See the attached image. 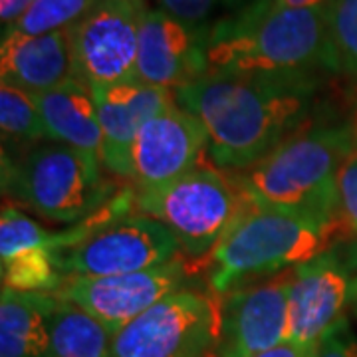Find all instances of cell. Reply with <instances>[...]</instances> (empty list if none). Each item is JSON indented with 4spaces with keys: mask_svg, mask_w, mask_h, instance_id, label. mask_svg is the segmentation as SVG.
Segmentation results:
<instances>
[{
    "mask_svg": "<svg viewBox=\"0 0 357 357\" xmlns=\"http://www.w3.org/2000/svg\"><path fill=\"white\" fill-rule=\"evenodd\" d=\"M316 98L312 76L206 74L175 91L208 133L218 167L250 169L306 121Z\"/></svg>",
    "mask_w": 357,
    "mask_h": 357,
    "instance_id": "1",
    "label": "cell"
},
{
    "mask_svg": "<svg viewBox=\"0 0 357 357\" xmlns=\"http://www.w3.org/2000/svg\"><path fill=\"white\" fill-rule=\"evenodd\" d=\"M340 70L328 13L255 0L211 26L208 74L314 77Z\"/></svg>",
    "mask_w": 357,
    "mask_h": 357,
    "instance_id": "2",
    "label": "cell"
},
{
    "mask_svg": "<svg viewBox=\"0 0 357 357\" xmlns=\"http://www.w3.org/2000/svg\"><path fill=\"white\" fill-rule=\"evenodd\" d=\"M356 151L354 128L319 123L296 131L241 177L252 204L316 220H342L337 175Z\"/></svg>",
    "mask_w": 357,
    "mask_h": 357,
    "instance_id": "3",
    "label": "cell"
},
{
    "mask_svg": "<svg viewBox=\"0 0 357 357\" xmlns=\"http://www.w3.org/2000/svg\"><path fill=\"white\" fill-rule=\"evenodd\" d=\"M344 220H316L250 204L208 256L211 288L236 290L241 282L298 268L344 238Z\"/></svg>",
    "mask_w": 357,
    "mask_h": 357,
    "instance_id": "4",
    "label": "cell"
},
{
    "mask_svg": "<svg viewBox=\"0 0 357 357\" xmlns=\"http://www.w3.org/2000/svg\"><path fill=\"white\" fill-rule=\"evenodd\" d=\"M102 159L58 141H42L18 155L2 151V191L48 222L79 225L114 199Z\"/></svg>",
    "mask_w": 357,
    "mask_h": 357,
    "instance_id": "5",
    "label": "cell"
},
{
    "mask_svg": "<svg viewBox=\"0 0 357 357\" xmlns=\"http://www.w3.org/2000/svg\"><path fill=\"white\" fill-rule=\"evenodd\" d=\"M141 215L159 220L192 258L211 255L252 201L241 178L197 167L157 189L135 191Z\"/></svg>",
    "mask_w": 357,
    "mask_h": 357,
    "instance_id": "6",
    "label": "cell"
},
{
    "mask_svg": "<svg viewBox=\"0 0 357 357\" xmlns=\"http://www.w3.org/2000/svg\"><path fill=\"white\" fill-rule=\"evenodd\" d=\"M126 213V204L112 199L100 213L68 230L44 229L14 206H4L0 217V276L2 288L16 292L48 294L62 288L60 256L86 241L103 225Z\"/></svg>",
    "mask_w": 357,
    "mask_h": 357,
    "instance_id": "7",
    "label": "cell"
},
{
    "mask_svg": "<svg viewBox=\"0 0 357 357\" xmlns=\"http://www.w3.org/2000/svg\"><path fill=\"white\" fill-rule=\"evenodd\" d=\"M357 284V236L342 238L316 258L294 268L288 288L286 340L316 345L345 324Z\"/></svg>",
    "mask_w": 357,
    "mask_h": 357,
    "instance_id": "8",
    "label": "cell"
},
{
    "mask_svg": "<svg viewBox=\"0 0 357 357\" xmlns=\"http://www.w3.org/2000/svg\"><path fill=\"white\" fill-rule=\"evenodd\" d=\"M218 335L215 302L181 288L115 333L112 357H206Z\"/></svg>",
    "mask_w": 357,
    "mask_h": 357,
    "instance_id": "9",
    "label": "cell"
},
{
    "mask_svg": "<svg viewBox=\"0 0 357 357\" xmlns=\"http://www.w3.org/2000/svg\"><path fill=\"white\" fill-rule=\"evenodd\" d=\"M171 230L147 215H121L60 256L66 278H102L143 272L177 258Z\"/></svg>",
    "mask_w": 357,
    "mask_h": 357,
    "instance_id": "10",
    "label": "cell"
},
{
    "mask_svg": "<svg viewBox=\"0 0 357 357\" xmlns=\"http://www.w3.org/2000/svg\"><path fill=\"white\" fill-rule=\"evenodd\" d=\"M149 8V0H100L70 30L79 82L96 88L137 77L141 22Z\"/></svg>",
    "mask_w": 357,
    "mask_h": 357,
    "instance_id": "11",
    "label": "cell"
},
{
    "mask_svg": "<svg viewBox=\"0 0 357 357\" xmlns=\"http://www.w3.org/2000/svg\"><path fill=\"white\" fill-rule=\"evenodd\" d=\"M185 278V262L173 258L167 264L143 272L102 278H66L58 294L60 300L84 310L115 335L169 294L181 290Z\"/></svg>",
    "mask_w": 357,
    "mask_h": 357,
    "instance_id": "12",
    "label": "cell"
},
{
    "mask_svg": "<svg viewBox=\"0 0 357 357\" xmlns=\"http://www.w3.org/2000/svg\"><path fill=\"white\" fill-rule=\"evenodd\" d=\"M211 28L185 24L161 8H149L141 22L137 79L177 91L208 74Z\"/></svg>",
    "mask_w": 357,
    "mask_h": 357,
    "instance_id": "13",
    "label": "cell"
},
{
    "mask_svg": "<svg viewBox=\"0 0 357 357\" xmlns=\"http://www.w3.org/2000/svg\"><path fill=\"white\" fill-rule=\"evenodd\" d=\"M208 147L203 123L177 102L151 117L131 147V181L137 191L157 189L183 177Z\"/></svg>",
    "mask_w": 357,
    "mask_h": 357,
    "instance_id": "14",
    "label": "cell"
},
{
    "mask_svg": "<svg viewBox=\"0 0 357 357\" xmlns=\"http://www.w3.org/2000/svg\"><path fill=\"white\" fill-rule=\"evenodd\" d=\"M290 278L236 288L220 312L218 357H258L286 340Z\"/></svg>",
    "mask_w": 357,
    "mask_h": 357,
    "instance_id": "15",
    "label": "cell"
},
{
    "mask_svg": "<svg viewBox=\"0 0 357 357\" xmlns=\"http://www.w3.org/2000/svg\"><path fill=\"white\" fill-rule=\"evenodd\" d=\"M102 128V163L115 177H131V147L139 129L173 105L175 91L141 79L91 88Z\"/></svg>",
    "mask_w": 357,
    "mask_h": 357,
    "instance_id": "16",
    "label": "cell"
},
{
    "mask_svg": "<svg viewBox=\"0 0 357 357\" xmlns=\"http://www.w3.org/2000/svg\"><path fill=\"white\" fill-rule=\"evenodd\" d=\"M70 30L42 36L4 34L0 46L2 84L36 96L74 79L76 72Z\"/></svg>",
    "mask_w": 357,
    "mask_h": 357,
    "instance_id": "17",
    "label": "cell"
},
{
    "mask_svg": "<svg viewBox=\"0 0 357 357\" xmlns=\"http://www.w3.org/2000/svg\"><path fill=\"white\" fill-rule=\"evenodd\" d=\"M50 141L102 155V128L93 93L77 77L60 88L32 96Z\"/></svg>",
    "mask_w": 357,
    "mask_h": 357,
    "instance_id": "18",
    "label": "cell"
},
{
    "mask_svg": "<svg viewBox=\"0 0 357 357\" xmlns=\"http://www.w3.org/2000/svg\"><path fill=\"white\" fill-rule=\"evenodd\" d=\"M52 294L16 292L2 288L0 296V356L50 357Z\"/></svg>",
    "mask_w": 357,
    "mask_h": 357,
    "instance_id": "19",
    "label": "cell"
},
{
    "mask_svg": "<svg viewBox=\"0 0 357 357\" xmlns=\"http://www.w3.org/2000/svg\"><path fill=\"white\" fill-rule=\"evenodd\" d=\"M48 326L50 357H112L114 333L66 300H56Z\"/></svg>",
    "mask_w": 357,
    "mask_h": 357,
    "instance_id": "20",
    "label": "cell"
},
{
    "mask_svg": "<svg viewBox=\"0 0 357 357\" xmlns=\"http://www.w3.org/2000/svg\"><path fill=\"white\" fill-rule=\"evenodd\" d=\"M0 128L4 145L10 143L16 147H30L46 139L50 141L32 93L8 84H2L0 88Z\"/></svg>",
    "mask_w": 357,
    "mask_h": 357,
    "instance_id": "21",
    "label": "cell"
},
{
    "mask_svg": "<svg viewBox=\"0 0 357 357\" xmlns=\"http://www.w3.org/2000/svg\"><path fill=\"white\" fill-rule=\"evenodd\" d=\"M100 0H34V4L26 14L4 28V34H26V36H42L50 32L70 30L82 22Z\"/></svg>",
    "mask_w": 357,
    "mask_h": 357,
    "instance_id": "22",
    "label": "cell"
},
{
    "mask_svg": "<svg viewBox=\"0 0 357 357\" xmlns=\"http://www.w3.org/2000/svg\"><path fill=\"white\" fill-rule=\"evenodd\" d=\"M342 70L357 79V0H340L330 14Z\"/></svg>",
    "mask_w": 357,
    "mask_h": 357,
    "instance_id": "23",
    "label": "cell"
},
{
    "mask_svg": "<svg viewBox=\"0 0 357 357\" xmlns=\"http://www.w3.org/2000/svg\"><path fill=\"white\" fill-rule=\"evenodd\" d=\"M340 217L349 232L357 236V149L345 159L337 175Z\"/></svg>",
    "mask_w": 357,
    "mask_h": 357,
    "instance_id": "24",
    "label": "cell"
},
{
    "mask_svg": "<svg viewBox=\"0 0 357 357\" xmlns=\"http://www.w3.org/2000/svg\"><path fill=\"white\" fill-rule=\"evenodd\" d=\"M157 8L183 20L185 24L211 28L208 20L227 0H153Z\"/></svg>",
    "mask_w": 357,
    "mask_h": 357,
    "instance_id": "25",
    "label": "cell"
},
{
    "mask_svg": "<svg viewBox=\"0 0 357 357\" xmlns=\"http://www.w3.org/2000/svg\"><path fill=\"white\" fill-rule=\"evenodd\" d=\"M312 357H357V337L347 321L328 333L316 347Z\"/></svg>",
    "mask_w": 357,
    "mask_h": 357,
    "instance_id": "26",
    "label": "cell"
},
{
    "mask_svg": "<svg viewBox=\"0 0 357 357\" xmlns=\"http://www.w3.org/2000/svg\"><path fill=\"white\" fill-rule=\"evenodd\" d=\"M32 4H34V0H0V20H2V26L8 28L14 22H18Z\"/></svg>",
    "mask_w": 357,
    "mask_h": 357,
    "instance_id": "27",
    "label": "cell"
},
{
    "mask_svg": "<svg viewBox=\"0 0 357 357\" xmlns=\"http://www.w3.org/2000/svg\"><path fill=\"white\" fill-rule=\"evenodd\" d=\"M312 354H314V347L310 349V347H302L292 342H282L258 357H312Z\"/></svg>",
    "mask_w": 357,
    "mask_h": 357,
    "instance_id": "28",
    "label": "cell"
},
{
    "mask_svg": "<svg viewBox=\"0 0 357 357\" xmlns=\"http://www.w3.org/2000/svg\"><path fill=\"white\" fill-rule=\"evenodd\" d=\"M282 6L288 8H302V10H321V13L332 14L335 4L340 0H276Z\"/></svg>",
    "mask_w": 357,
    "mask_h": 357,
    "instance_id": "29",
    "label": "cell"
},
{
    "mask_svg": "<svg viewBox=\"0 0 357 357\" xmlns=\"http://www.w3.org/2000/svg\"><path fill=\"white\" fill-rule=\"evenodd\" d=\"M351 310H354V314L357 316V284H356V292H354V300H351Z\"/></svg>",
    "mask_w": 357,
    "mask_h": 357,
    "instance_id": "30",
    "label": "cell"
},
{
    "mask_svg": "<svg viewBox=\"0 0 357 357\" xmlns=\"http://www.w3.org/2000/svg\"><path fill=\"white\" fill-rule=\"evenodd\" d=\"M354 139H356V149H357V117H356V123H354Z\"/></svg>",
    "mask_w": 357,
    "mask_h": 357,
    "instance_id": "31",
    "label": "cell"
}]
</instances>
